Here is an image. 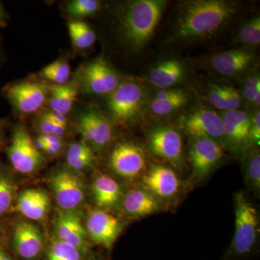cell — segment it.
I'll return each instance as SVG.
<instances>
[{
  "instance_id": "1",
  "label": "cell",
  "mask_w": 260,
  "mask_h": 260,
  "mask_svg": "<svg viewBox=\"0 0 260 260\" xmlns=\"http://www.w3.org/2000/svg\"><path fill=\"white\" fill-rule=\"evenodd\" d=\"M237 3L227 0H192L180 8L174 25L175 37L182 41L213 37L237 14Z\"/></svg>"
},
{
  "instance_id": "2",
  "label": "cell",
  "mask_w": 260,
  "mask_h": 260,
  "mask_svg": "<svg viewBox=\"0 0 260 260\" xmlns=\"http://www.w3.org/2000/svg\"><path fill=\"white\" fill-rule=\"evenodd\" d=\"M167 2L135 0L126 3L119 15L121 41L134 51L147 45L158 26Z\"/></svg>"
},
{
  "instance_id": "3",
  "label": "cell",
  "mask_w": 260,
  "mask_h": 260,
  "mask_svg": "<svg viewBox=\"0 0 260 260\" xmlns=\"http://www.w3.org/2000/svg\"><path fill=\"white\" fill-rule=\"evenodd\" d=\"M235 232L230 255L240 257L252 251L257 239L259 218L257 210L243 193H238L234 200Z\"/></svg>"
},
{
  "instance_id": "4",
  "label": "cell",
  "mask_w": 260,
  "mask_h": 260,
  "mask_svg": "<svg viewBox=\"0 0 260 260\" xmlns=\"http://www.w3.org/2000/svg\"><path fill=\"white\" fill-rule=\"evenodd\" d=\"M145 102V89L136 82L126 80L110 94L108 107L114 121L125 124L138 117Z\"/></svg>"
},
{
  "instance_id": "5",
  "label": "cell",
  "mask_w": 260,
  "mask_h": 260,
  "mask_svg": "<svg viewBox=\"0 0 260 260\" xmlns=\"http://www.w3.org/2000/svg\"><path fill=\"white\" fill-rule=\"evenodd\" d=\"M121 83L117 72L102 58L83 65L77 73L79 90L92 95H110Z\"/></svg>"
},
{
  "instance_id": "6",
  "label": "cell",
  "mask_w": 260,
  "mask_h": 260,
  "mask_svg": "<svg viewBox=\"0 0 260 260\" xmlns=\"http://www.w3.org/2000/svg\"><path fill=\"white\" fill-rule=\"evenodd\" d=\"M50 87L38 80H27L5 85L3 95L19 114L29 115L38 112L44 105Z\"/></svg>"
},
{
  "instance_id": "7",
  "label": "cell",
  "mask_w": 260,
  "mask_h": 260,
  "mask_svg": "<svg viewBox=\"0 0 260 260\" xmlns=\"http://www.w3.org/2000/svg\"><path fill=\"white\" fill-rule=\"evenodd\" d=\"M6 153L11 165L20 174H31L44 162V158L35 146L34 140L28 131L21 126L13 129Z\"/></svg>"
},
{
  "instance_id": "8",
  "label": "cell",
  "mask_w": 260,
  "mask_h": 260,
  "mask_svg": "<svg viewBox=\"0 0 260 260\" xmlns=\"http://www.w3.org/2000/svg\"><path fill=\"white\" fill-rule=\"evenodd\" d=\"M49 185L61 210L76 209L85 200V186L74 173L63 169L54 172L49 179Z\"/></svg>"
},
{
  "instance_id": "9",
  "label": "cell",
  "mask_w": 260,
  "mask_h": 260,
  "mask_svg": "<svg viewBox=\"0 0 260 260\" xmlns=\"http://www.w3.org/2000/svg\"><path fill=\"white\" fill-rule=\"evenodd\" d=\"M180 125L192 138H207L217 141L224 137L223 118L211 109H195L181 118Z\"/></svg>"
},
{
  "instance_id": "10",
  "label": "cell",
  "mask_w": 260,
  "mask_h": 260,
  "mask_svg": "<svg viewBox=\"0 0 260 260\" xmlns=\"http://www.w3.org/2000/svg\"><path fill=\"white\" fill-rule=\"evenodd\" d=\"M78 125L83 141L95 150H102L112 139V124L95 109L80 113Z\"/></svg>"
},
{
  "instance_id": "11",
  "label": "cell",
  "mask_w": 260,
  "mask_h": 260,
  "mask_svg": "<svg viewBox=\"0 0 260 260\" xmlns=\"http://www.w3.org/2000/svg\"><path fill=\"white\" fill-rule=\"evenodd\" d=\"M109 164L118 175L125 179H133L144 171L146 158L140 147L129 143H122L116 145L112 150Z\"/></svg>"
},
{
  "instance_id": "12",
  "label": "cell",
  "mask_w": 260,
  "mask_h": 260,
  "mask_svg": "<svg viewBox=\"0 0 260 260\" xmlns=\"http://www.w3.org/2000/svg\"><path fill=\"white\" fill-rule=\"evenodd\" d=\"M148 145L155 155L174 166L181 164L183 140L179 132L169 126H159L150 132Z\"/></svg>"
},
{
  "instance_id": "13",
  "label": "cell",
  "mask_w": 260,
  "mask_h": 260,
  "mask_svg": "<svg viewBox=\"0 0 260 260\" xmlns=\"http://www.w3.org/2000/svg\"><path fill=\"white\" fill-rule=\"evenodd\" d=\"M55 230L58 239L74 246L82 254L87 252L88 249L87 233L82 223L79 212L75 209L58 211Z\"/></svg>"
},
{
  "instance_id": "14",
  "label": "cell",
  "mask_w": 260,
  "mask_h": 260,
  "mask_svg": "<svg viewBox=\"0 0 260 260\" xmlns=\"http://www.w3.org/2000/svg\"><path fill=\"white\" fill-rule=\"evenodd\" d=\"M86 229L89 237L95 244L109 249L120 234L122 225L111 214L102 210H93L89 213Z\"/></svg>"
},
{
  "instance_id": "15",
  "label": "cell",
  "mask_w": 260,
  "mask_h": 260,
  "mask_svg": "<svg viewBox=\"0 0 260 260\" xmlns=\"http://www.w3.org/2000/svg\"><path fill=\"white\" fill-rule=\"evenodd\" d=\"M223 149L216 140L210 138H193L190 161L193 173L198 177L209 174L221 160Z\"/></svg>"
},
{
  "instance_id": "16",
  "label": "cell",
  "mask_w": 260,
  "mask_h": 260,
  "mask_svg": "<svg viewBox=\"0 0 260 260\" xmlns=\"http://www.w3.org/2000/svg\"><path fill=\"white\" fill-rule=\"evenodd\" d=\"M13 248L23 259H36L42 252L44 239L39 229L30 222L19 221L14 228Z\"/></svg>"
},
{
  "instance_id": "17",
  "label": "cell",
  "mask_w": 260,
  "mask_h": 260,
  "mask_svg": "<svg viewBox=\"0 0 260 260\" xmlns=\"http://www.w3.org/2000/svg\"><path fill=\"white\" fill-rule=\"evenodd\" d=\"M254 59L255 56L251 51L238 48L215 54L210 59V64L215 73L233 77L249 69Z\"/></svg>"
},
{
  "instance_id": "18",
  "label": "cell",
  "mask_w": 260,
  "mask_h": 260,
  "mask_svg": "<svg viewBox=\"0 0 260 260\" xmlns=\"http://www.w3.org/2000/svg\"><path fill=\"white\" fill-rule=\"evenodd\" d=\"M143 184L155 198H170L175 196L180 181L174 170L165 166H154L143 177Z\"/></svg>"
},
{
  "instance_id": "19",
  "label": "cell",
  "mask_w": 260,
  "mask_h": 260,
  "mask_svg": "<svg viewBox=\"0 0 260 260\" xmlns=\"http://www.w3.org/2000/svg\"><path fill=\"white\" fill-rule=\"evenodd\" d=\"M15 211L30 220H42L50 208V199L47 193L39 189H26L17 198Z\"/></svg>"
},
{
  "instance_id": "20",
  "label": "cell",
  "mask_w": 260,
  "mask_h": 260,
  "mask_svg": "<svg viewBox=\"0 0 260 260\" xmlns=\"http://www.w3.org/2000/svg\"><path fill=\"white\" fill-rule=\"evenodd\" d=\"M186 68L175 59L160 61L150 70L149 80L153 86L161 90L172 89L185 78Z\"/></svg>"
},
{
  "instance_id": "21",
  "label": "cell",
  "mask_w": 260,
  "mask_h": 260,
  "mask_svg": "<svg viewBox=\"0 0 260 260\" xmlns=\"http://www.w3.org/2000/svg\"><path fill=\"white\" fill-rule=\"evenodd\" d=\"M123 208L131 216L144 217L158 212L160 205L156 198L148 191L134 189L124 198Z\"/></svg>"
},
{
  "instance_id": "22",
  "label": "cell",
  "mask_w": 260,
  "mask_h": 260,
  "mask_svg": "<svg viewBox=\"0 0 260 260\" xmlns=\"http://www.w3.org/2000/svg\"><path fill=\"white\" fill-rule=\"evenodd\" d=\"M223 121L224 137L235 144L247 139L252 116L244 111H226L221 115Z\"/></svg>"
},
{
  "instance_id": "23",
  "label": "cell",
  "mask_w": 260,
  "mask_h": 260,
  "mask_svg": "<svg viewBox=\"0 0 260 260\" xmlns=\"http://www.w3.org/2000/svg\"><path fill=\"white\" fill-rule=\"evenodd\" d=\"M93 193L98 206L103 208L115 206L122 195L119 184L106 174L98 176L93 181Z\"/></svg>"
},
{
  "instance_id": "24",
  "label": "cell",
  "mask_w": 260,
  "mask_h": 260,
  "mask_svg": "<svg viewBox=\"0 0 260 260\" xmlns=\"http://www.w3.org/2000/svg\"><path fill=\"white\" fill-rule=\"evenodd\" d=\"M187 96L184 92L175 89L160 90L150 102V110L154 114L166 116L186 105Z\"/></svg>"
},
{
  "instance_id": "25",
  "label": "cell",
  "mask_w": 260,
  "mask_h": 260,
  "mask_svg": "<svg viewBox=\"0 0 260 260\" xmlns=\"http://www.w3.org/2000/svg\"><path fill=\"white\" fill-rule=\"evenodd\" d=\"M79 88L76 83L54 85L49 90V106L51 111L66 116L78 98Z\"/></svg>"
},
{
  "instance_id": "26",
  "label": "cell",
  "mask_w": 260,
  "mask_h": 260,
  "mask_svg": "<svg viewBox=\"0 0 260 260\" xmlns=\"http://www.w3.org/2000/svg\"><path fill=\"white\" fill-rule=\"evenodd\" d=\"M68 32L75 48L85 50L93 45L96 35L90 25L80 20H71L68 23Z\"/></svg>"
},
{
  "instance_id": "27",
  "label": "cell",
  "mask_w": 260,
  "mask_h": 260,
  "mask_svg": "<svg viewBox=\"0 0 260 260\" xmlns=\"http://www.w3.org/2000/svg\"><path fill=\"white\" fill-rule=\"evenodd\" d=\"M82 253L57 237L51 240L47 252V260H83Z\"/></svg>"
},
{
  "instance_id": "28",
  "label": "cell",
  "mask_w": 260,
  "mask_h": 260,
  "mask_svg": "<svg viewBox=\"0 0 260 260\" xmlns=\"http://www.w3.org/2000/svg\"><path fill=\"white\" fill-rule=\"evenodd\" d=\"M39 75L44 79L56 84L55 85H65L69 81L70 68L64 61H56L44 67Z\"/></svg>"
},
{
  "instance_id": "29",
  "label": "cell",
  "mask_w": 260,
  "mask_h": 260,
  "mask_svg": "<svg viewBox=\"0 0 260 260\" xmlns=\"http://www.w3.org/2000/svg\"><path fill=\"white\" fill-rule=\"evenodd\" d=\"M100 5L96 0H73L66 5L65 11L73 20H79L95 14Z\"/></svg>"
},
{
  "instance_id": "30",
  "label": "cell",
  "mask_w": 260,
  "mask_h": 260,
  "mask_svg": "<svg viewBox=\"0 0 260 260\" xmlns=\"http://www.w3.org/2000/svg\"><path fill=\"white\" fill-rule=\"evenodd\" d=\"M15 190L16 188L11 178L0 169V215H4L13 206Z\"/></svg>"
},
{
  "instance_id": "31",
  "label": "cell",
  "mask_w": 260,
  "mask_h": 260,
  "mask_svg": "<svg viewBox=\"0 0 260 260\" xmlns=\"http://www.w3.org/2000/svg\"><path fill=\"white\" fill-rule=\"evenodd\" d=\"M236 41L246 46H257L260 43V18L254 17L246 22L237 32Z\"/></svg>"
},
{
  "instance_id": "32",
  "label": "cell",
  "mask_w": 260,
  "mask_h": 260,
  "mask_svg": "<svg viewBox=\"0 0 260 260\" xmlns=\"http://www.w3.org/2000/svg\"><path fill=\"white\" fill-rule=\"evenodd\" d=\"M246 177L253 187L260 189V155L259 150H254L246 162Z\"/></svg>"
},
{
  "instance_id": "33",
  "label": "cell",
  "mask_w": 260,
  "mask_h": 260,
  "mask_svg": "<svg viewBox=\"0 0 260 260\" xmlns=\"http://www.w3.org/2000/svg\"><path fill=\"white\" fill-rule=\"evenodd\" d=\"M260 92V78L259 75H251L249 78H246L243 84L242 92L241 94L242 99L246 101V102L252 104L254 97Z\"/></svg>"
},
{
  "instance_id": "34",
  "label": "cell",
  "mask_w": 260,
  "mask_h": 260,
  "mask_svg": "<svg viewBox=\"0 0 260 260\" xmlns=\"http://www.w3.org/2000/svg\"><path fill=\"white\" fill-rule=\"evenodd\" d=\"M208 99L213 107L220 109V110L223 111V112L229 111L227 103L224 99L223 93H222L221 89H220V85H217V84L210 83Z\"/></svg>"
},
{
  "instance_id": "35",
  "label": "cell",
  "mask_w": 260,
  "mask_h": 260,
  "mask_svg": "<svg viewBox=\"0 0 260 260\" xmlns=\"http://www.w3.org/2000/svg\"><path fill=\"white\" fill-rule=\"evenodd\" d=\"M38 126L42 134L44 135H55L61 136L66 131V127L54 124L44 114L39 118Z\"/></svg>"
},
{
  "instance_id": "36",
  "label": "cell",
  "mask_w": 260,
  "mask_h": 260,
  "mask_svg": "<svg viewBox=\"0 0 260 260\" xmlns=\"http://www.w3.org/2000/svg\"><path fill=\"white\" fill-rule=\"evenodd\" d=\"M220 89L227 103L229 111L239 109L242 101L240 93L235 89L225 85H220Z\"/></svg>"
},
{
  "instance_id": "37",
  "label": "cell",
  "mask_w": 260,
  "mask_h": 260,
  "mask_svg": "<svg viewBox=\"0 0 260 260\" xmlns=\"http://www.w3.org/2000/svg\"><path fill=\"white\" fill-rule=\"evenodd\" d=\"M93 155L91 148L85 141L76 142L70 145L66 158H77Z\"/></svg>"
},
{
  "instance_id": "38",
  "label": "cell",
  "mask_w": 260,
  "mask_h": 260,
  "mask_svg": "<svg viewBox=\"0 0 260 260\" xmlns=\"http://www.w3.org/2000/svg\"><path fill=\"white\" fill-rule=\"evenodd\" d=\"M67 164L72 169L75 171L83 170L93 164V155L86 156L77 157V158H66Z\"/></svg>"
},
{
  "instance_id": "39",
  "label": "cell",
  "mask_w": 260,
  "mask_h": 260,
  "mask_svg": "<svg viewBox=\"0 0 260 260\" xmlns=\"http://www.w3.org/2000/svg\"><path fill=\"white\" fill-rule=\"evenodd\" d=\"M247 139L251 140L252 143L259 145L260 142V113L259 111H256L251 118L250 128H249V134Z\"/></svg>"
},
{
  "instance_id": "40",
  "label": "cell",
  "mask_w": 260,
  "mask_h": 260,
  "mask_svg": "<svg viewBox=\"0 0 260 260\" xmlns=\"http://www.w3.org/2000/svg\"><path fill=\"white\" fill-rule=\"evenodd\" d=\"M39 137L41 139L44 140L46 144L51 145L60 151L62 149L63 142L61 136L55 135L41 134L39 135Z\"/></svg>"
},
{
  "instance_id": "41",
  "label": "cell",
  "mask_w": 260,
  "mask_h": 260,
  "mask_svg": "<svg viewBox=\"0 0 260 260\" xmlns=\"http://www.w3.org/2000/svg\"><path fill=\"white\" fill-rule=\"evenodd\" d=\"M43 114H44L46 117L48 118L49 120L54 122V124L64 126V127H67V125H68V120H67L66 116L61 115V114L52 112V111L44 112Z\"/></svg>"
},
{
  "instance_id": "42",
  "label": "cell",
  "mask_w": 260,
  "mask_h": 260,
  "mask_svg": "<svg viewBox=\"0 0 260 260\" xmlns=\"http://www.w3.org/2000/svg\"><path fill=\"white\" fill-rule=\"evenodd\" d=\"M7 15L5 13L4 8L3 4L0 2V28H3L6 25Z\"/></svg>"
},
{
  "instance_id": "43",
  "label": "cell",
  "mask_w": 260,
  "mask_h": 260,
  "mask_svg": "<svg viewBox=\"0 0 260 260\" xmlns=\"http://www.w3.org/2000/svg\"><path fill=\"white\" fill-rule=\"evenodd\" d=\"M5 124H6V122L5 120H0V145L3 143Z\"/></svg>"
},
{
  "instance_id": "44",
  "label": "cell",
  "mask_w": 260,
  "mask_h": 260,
  "mask_svg": "<svg viewBox=\"0 0 260 260\" xmlns=\"http://www.w3.org/2000/svg\"><path fill=\"white\" fill-rule=\"evenodd\" d=\"M4 60V51H3V44H2V38L0 37V67Z\"/></svg>"
},
{
  "instance_id": "45",
  "label": "cell",
  "mask_w": 260,
  "mask_h": 260,
  "mask_svg": "<svg viewBox=\"0 0 260 260\" xmlns=\"http://www.w3.org/2000/svg\"><path fill=\"white\" fill-rule=\"evenodd\" d=\"M0 260H13L10 257L8 254L5 253V251L3 249H0Z\"/></svg>"
},
{
  "instance_id": "46",
  "label": "cell",
  "mask_w": 260,
  "mask_h": 260,
  "mask_svg": "<svg viewBox=\"0 0 260 260\" xmlns=\"http://www.w3.org/2000/svg\"><path fill=\"white\" fill-rule=\"evenodd\" d=\"M0 236H1V228H0Z\"/></svg>"
}]
</instances>
